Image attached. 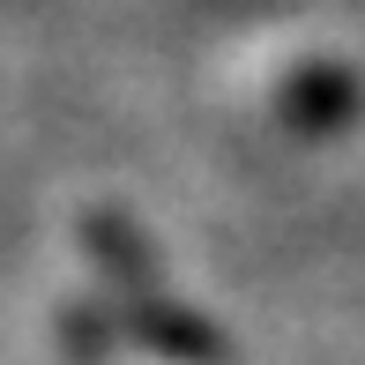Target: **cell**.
<instances>
[]
</instances>
